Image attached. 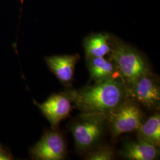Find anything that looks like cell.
Returning a JSON list of instances; mask_svg holds the SVG:
<instances>
[{
    "instance_id": "cell-1",
    "label": "cell",
    "mask_w": 160,
    "mask_h": 160,
    "mask_svg": "<svg viewBox=\"0 0 160 160\" xmlns=\"http://www.w3.org/2000/svg\"><path fill=\"white\" fill-rule=\"evenodd\" d=\"M72 102L82 112L108 113L126 98V87L120 78H111L93 85L67 92Z\"/></svg>"
},
{
    "instance_id": "cell-2",
    "label": "cell",
    "mask_w": 160,
    "mask_h": 160,
    "mask_svg": "<svg viewBox=\"0 0 160 160\" xmlns=\"http://www.w3.org/2000/svg\"><path fill=\"white\" fill-rule=\"evenodd\" d=\"M109 55L126 87L151 73L148 64L139 51L114 36Z\"/></svg>"
},
{
    "instance_id": "cell-3",
    "label": "cell",
    "mask_w": 160,
    "mask_h": 160,
    "mask_svg": "<svg viewBox=\"0 0 160 160\" xmlns=\"http://www.w3.org/2000/svg\"><path fill=\"white\" fill-rule=\"evenodd\" d=\"M108 128L107 113L82 112L72 123L70 130L77 149L87 152L97 147Z\"/></svg>"
},
{
    "instance_id": "cell-4",
    "label": "cell",
    "mask_w": 160,
    "mask_h": 160,
    "mask_svg": "<svg viewBox=\"0 0 160 160\" xmlns=\"http://www.w3.org/2000/svg\"><path fill=\"white\" fill-rule=\"evenodd\" d=\"M108 125L113 137L137 131L143 123V114L134 102L125 100L108 113Z\"/></svg>"
},
{
    "instance_id": "cell-5",
    "label": "cell",
    "mask_w": 160,
    "mask_h": 160,
    "mask_svg": "<svg viewBox=\"0 0 160 160\" xmlns=\"http://www.w3.org/2000/svg\"><path fill=\"white\" fill-rule=\"evenodd\" d=\"M32 159L36 160H62L67 154L63 135L58 130H46L40 140L30 149Z\"/></svg>"
},
{
    "instance_id": "cell-6",
    "label": "cell",
    "mask_w": 160,
    "mask_h": 160,
    "mask_svg": "<svg viewBox=\"0 0 160 160\" xmlns=\"http://www.w3.org/2000/svg\"><path fill=\"white\" fill-rule=\"evenodd\" d=\"M128 96L148 109H158L160 103L159 82L151 72L143 75L126 87V97Z\"/></svg>"
},
{
    "instance_id": "cell-7",
    "label": "cell",
    "mask_w": 160,
    "mask_h": 160,
    "mask_svg": "<svg viewBox=\"0 0 160 160\" xmlns=\"http://www.w3.org/2000/svg\"><path fill=\"white\" fill-rule=\"evenodd\" d=\"M52 129L57 128L61 121L68 117L72 110V101L67 92L53 94L43 103L34 100Z\"/></svg>"
},
{
    "instance_id": "cell-8",
    "label": "cell",
    "mask_w": 160,
    "mask_h": 160,
    "mask_svg": "<svg viewBox=\"0 0 160 160\" xmlns=\"http://www.w3.org/2000/svg\"><path fill=\"white\" fill-rule=\"evenodd\" d=\"M79 54L53 55L45 58L48 68L58 80L68 86L74 78L75 65L80 59Z\"/></svg>"
},
{
    "instance_id": "cell-9",
    "label": "cell",
    "mask_w": 160,
    "mask_h": 160,
    "mask_svg": "<svg viewBox=\"0 0 160 160\" xmlns=\"http://www.w3.org/2000/svg\"><path fill=\"white\" fill-rule=\"evenodd\" d=\"M120 155L127 160H154L160 155L159 147L140 139L124 143Z\"/></svg>"
},
{
    "instance_id": "cell-10",
    "label": "cell",
    "mask_w": 160,
    "mask_h": 160,
    "mask_svg": "<svg viewBox=\"0 0 160 160\" xmlns=\"http://www.w3.org/2000/svg\"><path fill=\"white\" fill-rule=\"evenodd\" d=\"M113 36L108 33H97L87 36L83 40L86 59L104 57L112 50Z\"/></svg>"
},
{
    "instance_id": "cell-11",
    "label": "cell",
    "mask_w": 160,
    "mask_h": 160,
    "mask_svg": "<svg viewBox=\"0 0 160 160\" xmlns=\"http://www.w3.org/2000/svg\"><path fill=\"white\" fill-rule=\"evenodd\" d=\"M90 78L95 82L111 78H120L114 62L104 57L87 58Z\"/></svg>"
},
{
    "instance_id": "cell-12",
    "label": "cell",
    "mask_w": 160,
    "mask_h": 160,
    "mask_svg": "<svg viewBox=\"0 0 160 160\" xmlns=\"http://www.w3.org/2000/svg\"><path fill=\"white\" fill-rule=\"evenodd\" d=\"M137 131L139 139L160 147V113H157L151 116L141 124Z\"/></svg>"
},
{
    "instance_id": "cell-13",
    "label": "cell",
    "mask_w": 160,
    "mask_h": 160,
    "mask_svg": "<svg viewBox=\"0 0 160 160\" xmlns=\"http://www.w3.org/2000/svg\"><path fill=\"white\" fill-rule=\"evenodd\" d=\"M114 158V152L112 148L103 146L92 151L85 157L87 160H112Z\"/></svg>"
},
{
    "instance_id": "cell-14",
    "label": "cell",
    "mask_w": 160,
    "mask_h": 160,
    "mask_svg": "<svg viewBox=\"0 0 160 160\" xmlns=\"http://www.w3.org/2000/svg\"><path fill=\"white\" fill-rule=\"evenodd\" d=\"M13 158V156L9 151L2 146L0 147V160H12Z\"/></svg>"
},
{
    "instance_id": "cell-15",
    "label": "cell",
    "mask_w": 160,
    "mask_h": 160,
    "mask_svg": "<svg viewBox=\"0 0 160 160\" xmlns=\"http://www.w3.org/2000/svg\"><path fill=\"white\" fill-rule=\"evenodd\" d=\"M1 146H2V145H1V144H0V147H1Z\"/></svg>"
}]
</instances>
